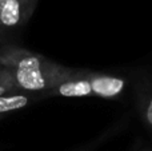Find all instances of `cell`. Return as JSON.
I'll return each instance as SVG.
<instances>
[{"mask_svg": "<svg viewBox=\"0 0 152 151\" xmlns=\"http://www.w3.org/2000/svg\"><path fill=\"white\" fill-rule=\"evenodd\" d=\"M142 151H151V149H150V147H147V149H143Z\"/></svg>", "mask_w": 152, "mask_h": 151, "instance_id": "cell-8", "label": "cell"}, {"mask_svg": "<svg viewBox=\"0 0 152 151\" xmlns=\"http://www.w3.org/2000/svg\"><path fill=\"white\" fill-rule=\"evenodd\" d=\"M140 117L144 125L152 128V91L144 96L140 103Z\"/></svg>", "mask_w": 152, "mask_h": 151, "instance_id": "cell-6", "label": "cell"}, {"mask_svg": "<svg viewBox=\"0 0 152 151\" xmlns=\"http://www.w3.org/2000/svg\"><path fill=\"white\" fill-rule=\"evenodd\" d=\"M18 87L15 84L12 74L10 72V70L0 67V96L5 95V94H11V92H16Z\"/></svg>", "mask_w": 152, "mask_h": 151, "instance_id": "cell-5", "label": "cell"}, {"mask_svg": "<svg viewBox=\"0 0 152 151\" xmlns=\"http://www.w3.org/2000/svg\"><path fill=\"white\" fill-rule=\"evenodd\" d=\"M127 88V80L121 76L89 70H76L68 80L61 82L53 90L47 92L50 96L61 98H88L118 99Z\"/></svg>", "mask_w": 152, "mask_h": 151, "instance_id": "cell-2", "label": "cell"}, {"mask_svg": "<svg viewBox=\"0 0 152 151\" xmlns=\"http://www.w3.org/2000/svg\"><path fill=\"white\" fill-rule=\"evenodd\" d=\"M0 67L10 70L19 91L45 96L75 72V68L51 62L42 54L13 44L0 47Z\"/></svg>", "mask_w": 152, "mask_h": 151, "instance_id": "cell-1", "label": "cell"}, {"mask_svg": "<svg viewBox=\"0 0 152 151\" xmlns=\"http://www.w3.org/2000/svg\"><path fill=\"white\" fill-rule=\"evenodd\" d=\"M39 0H0V32L15 31L31 19Z\"/></svg>", "mask_w": 152, "mask_h": 151, "instance_id": "cell-3", "label": "cell"}, {"mask_svg": "<svg viewBox=\"0 0 152 151\" xmlns=\"http://www.w3.org/2000/svg\"><path fill=\"white\" fill-rule=\"evenodd\" d=\"M43 98H47V96L43 94H29L23 92V91L5 94V95L0 96V119L5 118L11 112L27 108L29 104Z\"/></svg>", "mask_w": 152, "mask_h": 151, "instance_id": "cell-4", "label": "cell"}, {"mask_svg": "<svg viewBox=\"0 0 152 151\" xmlns=\"http://www.w3.org/2000/svg\"><path fill=\"white\" fill-rule=\"evenodd\" d=\"M100 139H103V138H99L97 141H94V142H91V143L86 144V146L79 147V149H75V150H72V151H92V150L95 149V147L97 146V144L100 143Z\"/></svg>", "mask_w": 152, "mask_h": 151, "instance_id": "cell-7", "label": "cell"}, {"mask_svg": "<svg viewBox=\"0 0 152 151\" xmlns=\"http://www.w3.org/2000/svg\"><path fill=\"white\" fill-rule=\"evenodd\" d=\"M0 35H1V32H0Z\"/></svg>", "mask_w": 152, "mask_h": 151, "instance_id": "cell-9", "label": "cell"}]
</instances>
